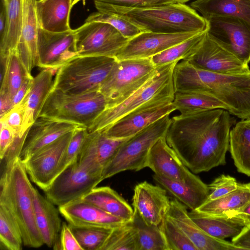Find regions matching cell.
I'll use <instances>...</instances> for the list:
<instances>
[{
	"instance_id": "46",
	"label": "cell",
	"mask_w": 250,
	"mask_h": 250,
	"mask_svg": "<svg viewBox=\"0 0 250 250\" xmlns=\"http://www.w3.org/2000/svg\"><path fill=\"white\" fill-rule=\"evenodd\" d=\"M24 114L23 104L20 102L0 116V122L8 126L21 136V133Z\"/></svg>"
},
{
	"instance_id": "34",
	"label": "cell",
	"mask_w": 250,
	"mask_h": 250,
	"mask_svg": "<svg viewBox=\"0 0 250 250\" xmlns=\"http://www.w3.org/2000/svg\"><path fill=\"white\" fill-rule=\"evenodd\" d=\"M192 220L204 231L215 238L224 239L237 235L244 226L235 219L215 216L191 210L188 212Z\"/></svg>"
},
{
	"instance_id": "18",
	"label": "cell",
	"mask_w": 250,
	"mask_h": 250,
	"mask_svg": "<svg viewBox=\"0 0 250 250\" xmlns=\"http://www.w3.org/2000/svg\"><path fill=\"white\" fill-rule=\"evenodd\" d=\"M170 203L167 191L160 186L144 181L134 188V212L147 225L159 226L166 216Z\"/></svg>"
},
{
	"instance_id": "26",
	"label": "cell",
	"mask_w": 250,
	"mask_h": 250,
	"mask_svg": "<svg viewBox=\"0 0 250 250\" xmlns=\"http://www.w3.org/2000/svg\"><path fill=\"white\" fill-rule=\"evenodd\" d=\"M33 201L36 221L44 244L56 250L62 223L60 211L35 187Z\"/></svg>"
},
{
	"instance_id": "14",
	"label": "cell",
	"mask_w": 250,
	"mask_h": 250,
	"mask_svg": "<svg viewBox=\"0 0 250 250\" xmlns=\"http://www.w3.org/2000/svg\"><path fill=\"white\" fill-rule=\"evenodd\" d=\"M73 131L61 137L22 161L30 180L43 191L56 177L59 166Z\"/></svg>"
},
{
	"instance_id": "40",
	"label": "cell",
	"mask_w": 250,
	"mask_h": 250,
	"mask_svg": "<svg viewBox=\"0 0 250 250\" xmlns=\"http://www.w3.org/2000/svg\"><path fill=\"white\" fill-rule=\"evenodd\" d=\"M0 242L8 250H21L23 244L21 231L14 216L0 203Z\"/></svg>"
},
{
	"instance_id": "4",
	"label": "cell",
	"mask_w": 250,
	"mask_h": 250,
	"mask_svg": "<svg viewBox=\"0 0 250 250\" xmlns=\"http://www.w3.org/2000/svg\"><path fill=\"white\" fill-rule=\"evenodd\" d=\"M21 157L1 172L0 203L11 212L20 228L23 245L38 248L44 244L36 221L33 188Z\"/></svg>"
},
{
	"instance_id": "55",
	"label": "cell",
	"mask_w": 250,
	"mask_h": 250,
	"mask_svg": "<svg viewBox=\"0 0 250 250\" xmlns=\"http://www.w3.org/2000/svg\"><path fill=\"white\" fill-rule=\"evenodd\" d=\"M175 3H184L190 0H173Z\"/></svg>"
},
{
	"instance_id": "50",
	"label": "cell",
	"mask_w": 250,
	"mask_h": 250,
	"mask_svg": "<svg viewBox=\"0 0 250 250\" xmlns=\"http://www.w3.org/2000/svg\"><path fill=\"white\" fill-rule=\"evenodd\" d=\"M231 242L241 250H250V226L244 227L237 235L232 237Z\"/></svg>"
},
{
	"instance_id": "17",
	"label": "cell",
	"mask_w": 250,
	"mask_h": 250,
	"mask_svg": "<svg viewBox=\"0 0 250 250\" xmlns=\"http://www.w3.org/2000/svg\"><path fill=\"white\" fill-rule=\"evenodd\" d=\"M199 33L200 32L159 33L142 32L128 40L126 44L120 51L116 59L121 60L150 58Z\"/></svg>"
},
{
	"instance_id": "37",
	"label": "cell",
	"mask_w": 250,
	"mask_h": 250,
	"mask_svg": "<svg viewBox=\"0 0 250 250\" xmlns=\"http://www.w3.org/2000/svg\"><path fill=\"white\" fill-rule=\"evenodd\" d=\"M206 32L207 31L200 32L193 37L152 57L150 58L151 62L156 67L187 59L200 44Z\"/></svg>"
},
{
	"instance_id": "35",
	"label": "cell",
	"mask_w": 250,
	"mask_h": 250,
	"mask_svg": "<svg viewBox=\"0 0 250 250\" xmlns=\"http://www.w3.org/2000/svg\"><path fill=\"white\" fill-rule=\"evenodd\" d=\"M0 62L2 71L1 72L0 94L8 95L13 100L26 75L17 50L11 51L5 56L0 57Z\"/></svg>"
},
{
	"instance_id": "27",
	"label": "cell",
	"mask_w": 250,
	"mask_h": 250,
	"mask_svg": "<svg viewBox=\"0 0 250 250\" xmlns=\"http://www.w3.org/2000/svg\"><path fill=\"white\" fill-rule=\"evenodd\" d=\"M153 178L167 191L191 210H196L208 199L209 194L208 185L197 176L185 183L170 180L155 174Z\"/></svg>"
},
{
	"instance_id": "30",
	"label": "cell",
	"mask_w": 250,
	"mask_h": 250,
	"mask_svg": "<svg viewBox=\"0 0 250 250\" xmlns=\"http://www.w3.org/2000/svg\"><path fill=\"white\" fill-rule=\"evenodd\" d=\"M190 6L207 19L212 17H231L250 23V0H196Z\"/></svg>"
},
{
	"instance_id": "19",
	"label": "cell",
	"mask_w": 250,
	"mask_h": 250,
	"mask_svg": "<svg viewBox=\"0 0 250 250\" xmlns=\"http://www.w3.org/2000/svg\"><path fill=\"white\" fill-rule=\"evenodd\" d=\"M166 216L184 232L198 250H241L232 242L206 233L190 218L187 207L175 198L170 200Z\"/></svg>"
},
{
	"instance_id": "39",
	"label": "cell",
	"mask_w": 250,
	"mask_h": 250,
	"mask_svg": "<svg viewBox=\"0 0 250 250\" xmlns=\"http://www.w3.org/2000/svg\"><path fill=\"white\" fill-rule=\"evenodd\" d=\"M100 250H139L137 231L132 220L113 228Z\"/></svg>"
},
{
	"instance_id": "21",
	"label": "cell",
	"mask_w": 250,
	"mask_h": 250,
	"mask_svg": "<svg viewBox=\"0 0 250 250\" xmlns=\"http://www.w3.org/2000/svg\"><path fill=\"white\" fill-rule=\"evenodd\" d=\"M37 0H22L23 18L17 51L28 76L39 62L38 35L40 27L36 10Z\"/></svg>"
},
{
	"instance_id": "13",
	"label": "cell",
	"mask_w": 250,
	"mask_h": 250,
	"mask_svg": "<svg viewBox=\"0 0 250 250\" xmlns=\"http://www.w3.org/2000/svg\"><path fill=\"white\" fill-rule=\"evenodd\" d=\"M184 60L196 67L214 73L240 74L250 72L248 63L221 46L207 32L195 51Z\"/></svg>"
},
{
	"instance_id": "44",
	"label": "cell",
	"mask_w": 250,
	"mask_h": 250,
	"mask_svg": "<svg viewBox=\"0 0 250 250\" xmlns=\"http://www.w3.org/2000/svg\"><path fill=\"white\" fill-rule=\"evenodd\" d=\"M85 22L107 23L117 29L124 37L129 39L142 32L135 25L123 18L99 11L90 15L85 20Z\"/></svg>"
},
{
	"instance_id": "36",
	"label": "cell",
	"mask_w": 250,
	"mask_h": 250,
	"mask_svg": "<svg viewBox=\"0 0 250 250\" xmlns=\"http://www.w3.org/2000/svg\"><path fill=\"white\" fill-rule=\"evenodd\" d=\"M173 104L180 114L201 110L223 109L227 106L211 95L197 91L175 92Z\"/></svg>"
},
{
	"instance_id": "22",
	"label": "cell",
	"mask_w": 250,
	"mask_h": 250,
	"mask_svg": "<svg viewBox=\"0 0 250 250\" xmlns=\"http://www.w3.org/2000/svg\"><path fill=\"white\" fill-rule=\"evenodd\" d=\"M60 214L71 225L113 229L125 223L82 198L59 207Z\"/></svg>"
},
{
	"instance_id": "43",
	"label": "cell",
	"mask_w": 250,
	"mask_h": 250,
	"mask_svg": "<svg viewBox=\"0 0 250 250\" xmlns=\"http://www.w3.org/2000/svg\"><path fill=\"white\" fill-rule=\"evenodd\" d=\"M88 133L87 128L81 126L74 130L59 166L57 176L68 167L78 161L79 155Z\"/></svg>"
},
{
	"instance_id": "20",
	"label": "cell",
	"mask_w": 250,
	"mask_h": 250,
	"mask_svg": "<svg viewBox=\"0 0 250 250\" xmlns=\"http://www.w3.org/2000/svg\"><path fill=\"white\" fill-rule=\"evenodd\" d=\"M146 167L150 168L157 175L183 183L196 176L169 146L166 135L159 139L151 147L147 157Z\"/></svg>"
},
{
	"instance_id": "24",
	"label": "cell",
	"mask_w": 250,
	"mask_h": 250,
	"mask_svg": "<svg viewBox=\"0 0 250 250\" xmlns=\"http://www.w3.org/2000/svg\"><path fill=\"white\" fill-rule=\"evenodd\" d=\"M128 138H110L102 131L88 132L78 161L103 172L104 167L119 147Z\"/></svg>"
},
{
	"instance_id": "29",
	"label": "cell",
	"mask_w": 250,
	"mask_h": 250,
	"mask_svg": "<svg viewBox=\"0 0 250 250\" xmlns=\"http://www.w3.org/2000/svg\"><path fill=\"white\" fill-rule=\"evenodd\" d=\"M81 198L125 222L133 219L134 209L121 196L109 187H95Z\"/></svg>"
},
{
	"instance_id": "10",
	"label": "cell",
	"mask_w": 250,
	"mask_h": 250,
	"mask_svg": "<svg viewBox=\"0 0 250 250\" xmlns=\"http://www.w3.org/2000/svg\"><path fill=\"white\" fill-rule=\"evenodd\" d=\"M102 173L77 161L55 178L44 190L45 197L58 207L80 199L103 180Z\"/></svg>"
},
{
	"instance_id": "3",
	"label": "cell",
	"mask_w": 250,
	"mask_h": 250,
	"mask_svg": "<svg viewBox=\"0 0 250 250\" xmlns=\"http://www.w3.org/2000/svg\"><path fill=\"white\" fill-rule=\"evenodd\" d=\"M99 12L123 18L141 32L159 33L201 32L206 31V20L196 11L184 3L132 8L94 1Z\"/></svg>"
},
{
	"instance_id": "7",
	"label": "cell",
	"mask_w": 250,
	"mask_h": 250,
	"mask_svg": "<svg viewBox=\"0 0 250 250\" xmlns=\"http://www.w3.org/2000/svg\"><path fill=\"white\" fill-rule=\"evenodd\" d=\"M117 60L107 56H77L57 70L52 89L75 94L99 91Z\"/></svg>"
},
{
	"instance_id": "11",
	"label": "cell",
	"mask_w": 250,
	"mask_h": 250,
	"mask_svg": "<svg viewBox=\"0 0 250 250\" xmlns=\"http://www.w3.org/2000/svg\"><path fill=\"white\" fill-rule=\"evenodd\" d=\"M77 56H100L116 58L129 39L111 25L85 22L74 29Z\"/></svg>"
},
{
	"instance_id": "38",
	"label": "cell",
	"mask_w": 250,
	"mask_h": 250,
	"mask_svg": "<svg viewBox=\"0 0 250 250\" xmlns=\"http://www.w3.org/2000/svg\"><path fill=\"white\" fill-rule=\"evenodd\" d=\"M132 222L137 231L139 250H168L159 225H147L135 212Z\"/></svg>"
},
{
	"instance_id": "1",
	"label": "cell",
	"mask_w": 250,
	"mask_h": 250,
	"mask_svg": "<svg viewBox=\"0 0 250 250\" xmlns=\"http://www.w3.org/2000/svg\"><path fill=\"white\" fill-rule=\"evenodd\" d=\"M231 125L223 109L180 114L171 118L166 141L192 172H207L226 164Z\"/></svg>"
},
{
	"instance_id": "41",
	"label": "cell",
	"mask_w": 250,
	"mask_h": 250,
	"mask_svg": "<svg viewBox=\"0 0 250 250\" xmlns=\"http://www.w3.org/2000/svg\"><path fill=\"white\" fill-rule=\"evenodd\" d=\"M69 225L83 250H100L112 229Z\"/></svg>"
},
{
	"instance_id": "47",
	"label": "cell",
	"mask_w": 250,
	"mask_h": 250,
	"mask_svg": "<svg viewBox=\"0 0 250 250\" xmlns=\"http://www.w3.org/2000/svg\"><path fill=\"white\" fill-rule=\"evenodd\" d=\"M94 1L132 8L150 7L175 3L173 0H94Z\"/></svg>"
},
{
	"instance_id": "25",
	"label": "cell",
	"mask_w": 250,
	"mask_h": 250,
	"mask_svg": "<svg viewBox=\"0 0 250 250\" xmlns=\"http://www.w3.org/2000/svg\"><path fill=\"white\" fill-rule=\"evenodd\" d=\"M56 71L43 68L33 77L32 83L22 101L24 110L21 135L23 136L39 118V114L53 86Z\"/></svg>"
},
{
	"instance_id": "51",
	"label": "cell",
	"mask_w": 250,
	"mask_h": 250,
	"mask_svg": "<svg viewBox=\"0 0 250 250\" xmlns=\"http://www.w3.org/2000/svg\"><path fill=\"white\" fill-rule=\"evenodd\" d=\"M250 189V183H246ZM237 220L244 227L250 226V199L246 205L236 213L228 217Z\"/></svg>"
},
{
	"instance_id": "49",
	"label": "cell",
	"mask_w": 250,
	"mask_h": 250,
	"mask_svg": "<svg viewBox=\"0 0 250 250\" xmlns=\"http://www.w3.org/2000/svg\"><path fill=\"white\" fill-rule=\"evenodd\" d=\"M19 134L8 126L0 123V158L1 160L13 142L16 135ZM20 135V134H19Z\"/></svg>"
},
{
	"instance_id": "53",
	"label": "cell",
	"mask_w": 250,
	"mask_h": 250,
	"mask_svg": "<svg viewBox=\"0 0 250 250\" xmlns=\"http://www.w3.org/2000/svg\"><path fill=\"white\" fill-rule=\"evenodd\" d=\"M14 107L13 99L8 95L0 94V117Z\"/></svg>"
},
{
	"instance_id": "2",
	"label": "cell",
	"mask_w": 250,
	"mask_h": 250,
	"mask_svg": "<svg viewBox=\"0 0 250 250\" xmlns=\"http://www.w3.org/2000/svg\"><path fill=\"white\" fill-rule=\"evenodd\" d=\"M173 76L175 92L207 93L224 104L230 114L242 120L250 117V72L214 73L182 60L175 64Z\"/></svg>"
},
{
	"instance_id": "52",
	"label": "cell",
	"mask_w": 250,
	"mask_h": 250,
	"mask_svg": "<svg viewBox=\"0 0 250 250\" xmlns=\"http://www.w3.org/2000/svg\"><path fill=\"white\" fill-rule=\"evenodd\" d=\"M33 78L32 76H28L26 75L22 85L13 98L14 106L20 103L26 94L32 83Z\"/></svg>"
},
{
	"instance_id": "6",
	"label": "cell",
	"mask_w": 250,
	"mask_h": 250,
	"mask_svg": "<svg viewBox=\"0 0 250 250\" xmlns=\"http://www.w3.org/2000/svg\"><path fill=\"white\" fill-rule=\"evenodd\" d=\"M107 105L99 91L69 93L52 89L39 118L72 123L88 128Z\"/></svg>"
},
{
	"instance_id": "23",
	"label": "cell",
	"mask_w": 250,
	"mask_h": 250,
	"mask_svg": "<svg viewBox=\"0 0 250 250\" xmlns=\"http://www.w3.org/2000/svg\"><path fill=\"white\" fill-rule=\"evenodd\" d=\"M79 126L70 122L38 118L28 130L20 156L22 161Z\"/></svg>"
},
{
	"instance_id": "8",
	"label": "cell",
	"mask_w": 250,
	"mask_h": 250,
	"mask_svg": "<svg viewBox=\"0 0 250 250\" xmlns=\"http://www.w3.org/2000/svg\"><path fill=\"white\" fill-rule=\"evenodd\" d=\"M171 120L167 114L124 142L104 167L103 180L123 171L145 168L151 147L166 135Z\"/></svg>"
},
{
	"instance_id": "15",
	"label": "cell",
	"mask_w": 250,
	"mask_h": 250,
	"mask_svg": "<svg viewBox=\"0 0 250 250\" xmlns=\"http://www.w3.org/2000/svg\"><path fill=\"white\" fill-rule=\"evenodd\" d=\"M173 99H162L150 102L124 116L104 131L114 139H126L176 110Z\"/></svg>"
},
{
	"instance_id": "45",
	"label": "cell",
	"mask_w": 250,
	"mask_h": 250,
	"mask_svg": "<svg viewBox=\"0 0 250 250\" xmlns=\"http://www.w3.org/2000/svg\"><path fill=\"white\" fill-rule=\"evenodd\" d=\"M238 186L236 179L229 175L222 174L208 185L209 194L207 201L224 196L235 190Z\"/></svg>"
},
{
	"instance_id": "42",
	"label": "cell",
	"mask_w": 250,
	"mask_h": 250,
	"mask_svg": "<svg viewBox=\"0 0 250 250\" xmlns=\"http://www.w3.org/2000/svg\"><path fill=\"white\" fill-rule=\"evenodd\" d=\"M159 226L168 250H198L184 232L167 216Z\"/></svg>"
},
{
	"instance_id": "5",
	"label": "cell",
	"mask_w": 250,
	"mask_h": 250,
	"mask_svg": "<svg viewBox=\"0 0 250 250\" xmlns=\"http://www.w3.org/2000/svg\"><path fill=\"white\" fill-rule=\"evenodd\" d=\"M178 62L156 67L152 76L137 91L117 105L102 111L87 128L88 132L104 131L124 116L150 102L174 99L173 73Z\"/></svg>"
},
{
	"instance_id": "54",
	"label": "cell",
	"mask_w": 250,
	"mask_h": 250,
	"mask_svg": "<svg viewBox=\"0 0 250 250\" xmlns=\"http://www.w3.org/2000/svg\"><path fill=\"white\" fill-rule=\"evenodd\" d=\"M2 3V2H1ZM6 21V11L4 5L2 3L0 14V37L4 33Z\"/></svg>"
},
{
	"instance_id": "12",
	"label": "cell",
	"mask_w": 250,
	"mask_h": 250,
	"mask_svg": "<svg viewBox=\"0 0 250 250\" xmlns=\"http://www.w3.org/2000/svg\"><path fill=\"white\" fill-rule=\"evenodd\" d=\"M208 34L245 63L250 62V23L238 18L217 16L206 19Z\"/></svg>"
},
{
	"instance_id": "32",
	"label": "cell",
	"mask_w": 250,
	"mask_h": 250,
	"mask_svg": "<svg viewBox=\"0 0 250 250\" xmlns=\"http://www.w3.org/2000/svg\"><path fill=\"white\" fill-rule=\"evenodd\" d=\"M250 199V189L246 184L238 183L237 188L220 198L207 201L198 212L215 216L229 217L242 209Z\"/></svg>"
},
{
	"instance_id": "48",
	"label": "cell",
	"mask_w": 250,
	"mask_h": 250,
	"mask_svg": "<svg viewBox=\"0 0 250 250\" xmlns=\"http://www.w3.org/2000/svg\"><path fill=\"white\" fill-rule=\"evenodd\" d=\"M56 250H83L69 224L65 222L62 223L59 242Z\"/></svg>"
},
{
	"instance_id": "16",
	"label": "cell",
	"mask_w": 250,
	"mask_h": 250,
	"mask_svg": "<svg viewBox=\"0 0 250 250\" xmlns=\"http://www.w3.org/2000/svg\"><path fill=\"white\" fill-rule=\"evenodd\" d=\"M38 66L56 72L61 66L77 56L74 30L51 32L41 26L38 35Z\"/></svg>"
},
{
	"instance_id": "9",
	"label": "cell",
	"mask_w": 250,
	"mask_h": 250,
	"mask_svg": "<svg viewBox=\"0 0 250 250\" xmlns=\"http://www.w3.org/2000/svg\"><path fill=\"white\" fill-rule=\"evenodd\" d=\"M156 68L150 58L117 60L99 89L106 100L105 108L116 106L132 95L150 79Z\"/></svg>"
},
{
	"instance_id": "33",
	"label": "cell",
	"mask_w": 250,
	"mask_h": 250,
	"mask_svg": "<svg viewBox=\"0 0 250 250\" xmlns=\"http://www.w3.org/2000/svg\"><path fill=\"white\" fill-rule=\"evenodd\" d=\"M6 11L4 33L0 37V57L17 50L21 37L23 18L22 0H1Z\"/></svg>"
},
{
	"instance_id": "28",
	"label": "cell",
	"mask_w": 250,
	"mask_h": 250,
	"mask_svg": "<svg viewBox=\"0 0 250 250\" xmlns=\"http://www.w3.org/2000/svg\"><path fill=\"white\" fill-rule=\"evenodd\" d=\"M72 0H37L36 10L40 26L54 32L71 30L69 17Z\"/></svg>"
},
{
	"instance_id": "31",
	"label": "cell",
	"mask_w": 250,
	"mask_h": 250,
	"mask_svg": "<svg viewBox=\"0 0 250 250\" xmlns=\"http://www.w3.org/2000/svg\"><path fill=\"white\" fill-rule=\"evenodd\" d=\"M229 149L238 171L250 176V117L230 130Z\"/></svg>"
}]
</instances>
